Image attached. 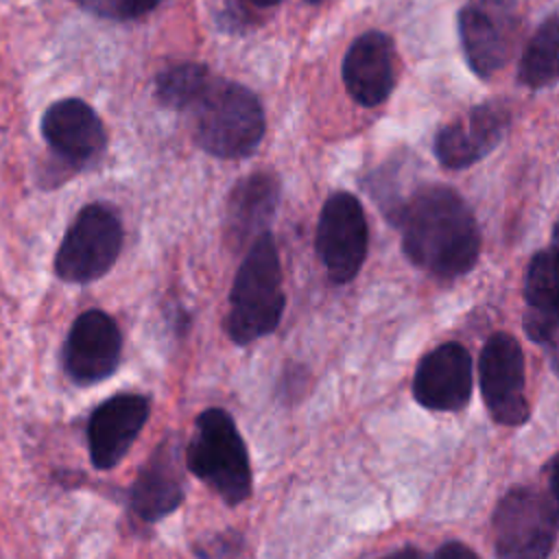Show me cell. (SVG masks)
<instances>
[{
    "instance_id": "44dd1931",
    "label": "cell",
    "mask_w": 559,
    "mask_h": 559,
    "mask_svg": "<svg viewBox=\"0 0 559 559\" xmlns=\"http://www.w3.org/2000/svg\"><path fill=\"white\" fill-rule=\"evenodd\" d=\"M199 559H238L242 550V537L236 531H223L199 539L192 546Z\"/></svg>"
},
{
    "instance_id": "9a60e30c",
    "label": "cell",
    "mask_w": 559,
    "mask_h": 559,
    "mask_svg": "<svg viewBox=\"0 0 559 559\" xmlns=\"http://www.w3.org/2000/svg\"><path fill=\"white\" fill-rule=\"evenodd\" d=\"M413 395L428 411H461L472 395V358L459 343H443L417 365Z\"/></svg>"
},
{
    "instance_id": "52a82bcc",
    "label": "cell",
    "mask_w": 559,
    "mask_h": 559,
    "mask_svg": "<svg viewBox=\"0 0 559 559\" xmlns=\"http://www.w3.org/2000/svg\"><path fill=\"white\" fill-rule=\"evenodd\" d=\"M367 218L358 199L334 192L321 207L317 223V253L334 284L354 280L367 255Z\"/></svg>"
},
{
    "instance_id": "603a6c76",
    "label": "cell",
    "mask_w": 559,
    "mask_h": 559,
    "mask_svg": "<svg viewBox=\"0 0 559 559\" xmlns=\"http://www.w3.org/2000/svg\"><path fill=\"white\" fill-rule=\"evenodd\" d=\"M548 493H550L548 504L552 509V515L559 528V454L550 461V467H548Z\"/></svg>"
},
{
    "instance_id": "8fae6325",
    "label": "cell",
    "mask_w": 559,
    "mask_h": 559,
    "mask_svg": "<svg viewBox=\"0 0 559 559\" xmlns=\"http://www.w3.org/2000/svg\"><path fill=\"white\" fill-rule=\"evenodd\" d=\"M151 415V402L142 393H116L100 402L87 419V448L96 469L116 467L140 437Z\"/></svg>"
},
{
    "instance_id": "d4e9b609",
    "label": "cell",
    "mask_w": 559,
    "mask_h": 559,
    "mask_svg": "<svg viewBox=\"0 0 559 559\" xmlns=\"http://www.w3.org/2000/svg\"><path fill=\"white\" fill-rule=\"evenodd\" d=\"M432 559H478V555L461 542H448L435 552Z\"/></svg>"
},
{
    "instance_id": "8992f818",
    "label": "cell",
    "mask_w": 559,
    "mask_h": 559,
    "mask_svg": "<svg viewBox=\"0 0 559 559\" xmlns=\"http://www.w3.org/2000/svg\"><path fill=\"white\" fill-rule=\"evenodd\" d=\"M557 522L546 498L531 487L507 491L493 513L496 559H548Z\"/></svg>"
},
{
    "instance_id": "6da1fadb",
    "label": "cell",
    "mask_w": 559,
    "mask_h": 559,
    "mask_svg": "<svg viewBox=\"0 0 559 559\" xmlns=\"http://www.w3.org/2000/svg\"><path fill=\"white\" fill-rule=\"evenodd\" d=\"M406 258L435 277L472 271L480 253L478 223L467 203L445 186L417 190L393 214Z\"/></svg>"
},
{
    "instance_id": "83f0119b",
    "label": "cell",
    "mask_w": 559,
    "mask_h": 559,
    "mask_svg": "<svg viewBox=\"0 0 559 559\" xmlns=\"http://www.w3.org/2000/svg\"><path fill=\"white\" fill-rule=\"evenodd\" d=\"M251 4H255V7H262V9H266V7H275V4H280L282 0H249Z\"/></svg>"
},
{
    "instance_id": "2e32d148",
    "label": "cell",
    "mask_w": 559,
    "mask_h": 559,
    "mask_svg": "<svg viewBox=\"0 0 559 559\" xmlns=\"http://www.w3.org/2000/svg\"><path fill=\"white\" fill-rule=\"evenodd\" d=\"M343 83L362 107L384 103L395 85V48L389 35L367 31L354 39L343 59Z\"/></svg>"
},
{
    "instance_id": "30bf717a",
    "label": "cell",
    "mask_w": 559,
    "mask_h": 559,
    "mask_svg": "<svg viewBox=\"0 0 559 559\" xmlns=\"http://www.w3.org/2000/svg\"><path fill=\"white\" fill-rule=\"evenodd\" d=\"M478 373L480 393L491 417L502 426L524 424L528 419V400L520 343L507 332L491 334L480 352Z\"/></svg>"
},
{
    "instance_id": "277c9868",
    "label": "cell",
    "mask_w": 559,
    "mask_h": 559,
    "mask_svg": "<svg viewBox=\"0 0 559 559\" xmlns=\"http://www.w3.org/2000/svg\"><path fill=\"white\" fill-rule=\"evenodd\" d=\"M188 469L201 478L229 507L245 502L251 493V465L247 445L223 408H205L186 448Z\"/></svg>"
},
{
    "instance_id": "3957f363",
    "label": "cell",
    "mask_w": 559,
    "mask_h": 559,
    "mask_svg": "<svg viewBox=\"0 0 559 559\" xmlns=\"http://www.w3.org/2000/svg\"><path fill=\"white\" fill-rule=\"evenodd\" d=\"M284 304L277 247L271 234L264 231L251 242L234 277L225 319L229 338L238 345H247L271 334L282 319Z\"/></svg>"
},
{
    "instance_id": "ba28073f",
    "label": "cell",
    "mask_w": 559,
    "mask_h": 559,
    "mask_svg": "<svg viewBox=\"0 0 559 559\" xmlns=\"http://www.w3.org/2000/svg\"><path fill=\"white\" fill-rule=\"evenodd\" d=\"M515 33V0H474L459 13V35L465 61L480 79H489L509 61Z\"/></svg>"
},
{
    "instance_id": "ffe728a7",
    "label": "cell",
    "mask_w": 559,
    "mask_h": 559,
    "mask_svg": "<svg viewBox=\"0 0 559 559\" xmlns=\"http://www.w3.org/2000/svg\"><path fill=\"white\" fill-rule=\"evenodd\" d=\"M210 79L212 74L201 63H177L157 74L155 94L166 107L188 111Z\"/></svg>"
},
{
    "instance_id": "7a4b0ae2",
    "label": "cell",
    "mask_w": 559,
    "mask_h": 559,
    "mask_svg": "<svg viewBox=\"0 0 559 559\" xmlns=\"http://www.w3.org/2000/svg\"><path fill=\"white\" fill-rule=\"evenodd\" d=\"M194 142L221 159L251 155L264 135V111L258 96L240 83L210 79L188 109Z\"/></svg>"
},
{
    "instance_id": "484cf974",
    "label": "cell",
    "mask_w": 559,
    "mask_h": 559,
    "mask_svg": "<svg viewBox=\"0 0 559 559\" xmlns=\"http://www.w3.org/2000/svg\"><path fill=\"white\" fill-rule=\"evenodd\" d=\"M548 343H550V365H552L555 373L559 376V325L555 328V332L548 338Z\"/></svg>"
},
{
    "instance_id": "5b68a950",
    "label": "cell",
    "mask_w": 559,
    "mask_h": 559,
    "mask_svg": "<svg viewBox=\"0 0 559 559\" xmlns=\"http://www.w3.org/2000/svg\"><path fill=\"white\" fill-rule=\"evenodd\" d=\"M122 249V223L105 203L85 205L70 227L55 255V273L68 284H90L116 264Z\"/></svg>"
},
{
    "instance_id": "4fadbf2b",
    "label": "cell",
    "mask_w": 559,
    "mask_h": 559,
    "mask_svg": "<svg viewBox=\"0 0 559 559\" xmlns=\"http://www.w3.org/2000/svg\"><path fill=\"white\" fill-rule=\"evenodd\" d=\"M511 111L500 103L472 107L463 118L443 127L435 138V155L441 166L459 170L489 155L507 135Z\"/></svg>"
},
{
    "instance_id": "7c38bea8",
    "label": "cell",
    "mask_w": 559,
    "mask_h": 559,
    "mask_svg": "<svg viewBox=\"0 0 559 559\" xmlns=\"http://www.w3.org/2000/svg\"><path fill=\"white\" fill-rule=\"evenodd\" d=\"M183 493L181 443L177 435H168L151 452L129 487V509L142 522H157L183 502Z\"/></svg>"
},
{
    "instance_id": "ac0fdd59",
    "label": "cell",
    "mask_w": 559,
    "mask_h": 559,
    "mask_svg": "<svg viewBox=\"0 0 559 559\" xmlns=\"http://www.w3.org/2000/svg\"><path fill=\"white\" fill-rule=\"evenodd\" d=\"M524 330L535 343H546L559 325V249L535 253L524 275Z\"/></svg>"
},
{
    "instance_id": "7402d4cb",
    "label": "cell",
    "mask_w": 559,
    "mask_h": 559,
    "mask_svg": "<svg viewBox=\"0 0 559 559\" xmlns=\"http://www.w3.org/2000/svg\"><path fill=\"white\" fill-rule=\"evenodd\" d=\"M164 0H122L120 2V20H135L153 9H157Z\"/></svg>"
},
{
    "instance_id": "e0dca14e",
    "label": "cell",
    "mask_w": 559,
    "mask_h": 559,
    "mask_svg": "<svg viewBox=\"0 0 559 559\" xmlns=\"http://www.w3.org/2000/svg\"><path fill=\"white\" fill-rule=\"evenodd\" d=\"M280 201V181L271 173H251L240 179L225 212V229L234 245L249 242L266 231Z\"/></svg>"
},
{
    "instance_id": "4316f807",
    "label": "cell",
    "mask_w": 559,
    "mask_h": 559,
    "mask_svg": "<svg viewBox=\"0 0 559 559\" xmlns=\"http://www.w3.org/2000/svg\"><path fill=\"white\" fill-rule=\"evenodd\" d=\"M382 559H424V557H421V552L417 548H402V550L384 555Z\"/></svg>"
},
{
    "instance_id": "f1b7e54d",
    "label": "cell",
    "mask_w": 559,
    "mask_h": 559,
    "mask_svg": "<svg viewBox=\"0 0 559 559\" xmlns=\"http://www.w3.org/2000/svg\"><path fill=\"white\" fill-rule=\"evenodd\" d=\"M552 247L559 249V221H557V225H555V229H552Z\"/></svg>"
},
{
    "instance_id": "9c48e42d",
    "label": "cell",
    "mask_w": 559,
    "mask_h": 559,
    "mask_svg": "<svg viewBox=\"0 0 559 559\" xmlns=\"http://www.w3.org/2000/svg\"><path fill=\"white\" fill-rule=\"evenodd\" d=\"M122 356V334L111 314L103 310L81 312L63 343V371L76 386H92L114 376Z\"/></svg>"
},
{
    "instance_id": "5bb4252c",
    "label": "cell",
    "mask_w": 559,
    "mask_h": 559,
    "mask_svg": "<svg viewBox=\"0 0 559 559\" xmlns=\"http://www.w3.org/2000/svg\"><path fill=\"white\" fill-rule=\"evenodd\" d=\"M41 135L52 153L74 168L94 162L107 144L103 120L81 98L52 103L41 116Z\"/></svg>"
},
{
    "instance_id": "cb8c5ba5",
    "label": "cell",
    "mask_w": 559,
    "mask_h": 559,
    "mask_svg": "<svg viewBox=\"0 0 559 559\" xmlns=\"http://www.w3.org/2000/svg\"><path fill=\"white\" fill-rule=\"evenodd\" d=\"M87 11L100 15V17H114L120 20V2L122 0H79Z\"/></svg>"
},
{
    "instance_id": "f546056e",
    "label": "cell",
    "mask_w": 559,
    "mask_h": 559,
    "mask_svg": "<svg viewBox=\"0 0 559 559\" xmlns=\"http://www.w3.org/2000/svg\"><path fill=\"white\" fill-rule=\"evenodd\" d=\"M306 2H312V4H314V2H319V0H306Z\"/></svg>"
},
{
    "instance_id": "d6986e66",
    "label": "cell",
    "mask_w": 559,
    "mask_h": 559,
    "mask_svg": "<svg viewBox=\"0 0 559 559\" xmlns=\"http://www.w3.org/2000/svg\"><path fill=\"white\" fill-rule=\"evenodd\" d=\"M518 79L535 90L559 79V13L546 17L528 39L520 57Z\"/></svg>"
}]
</instances>
